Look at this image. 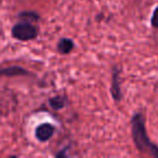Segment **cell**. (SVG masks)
Instances as JSON below:
<instances>
[{
	"mask_svg": "<svg viewBox=\"0 0 158 158\" xmlns=\"http://www.w3.org/2000/svg\"><path fill=\"white\" fill-rule=\"evenodd\" d=\"M132 139L139 152L152 157L158 158V145L154 144L148 138L145 128L144 116L142 113H135L131 118Z\"/></svg>",
	"mask_w": 158,
	"mask_h": 158,
	"instance_id": "6da1fadb",
	"label": "cell"
},
{
	"mask_svg": "<svg viewBox=\"0 0 158 158\" xmlns=\"http://www.w3.org/2000/svg\"><path fill=\"white\" fill-rule=\"evenodd\" d=\"M11 34L15 39L21 41H29L38 37L39 28L37 25L28 21H21L12 27Z\"/></svg>",
	"mask_w": 158,
	"mask_h": 158,
	"instance_id": "7a4b0ae2",
	"label": "cell"
},
{
	"mask_svg": "<svg viewBox=\"0 0 158 158\" xmlns=\"http://www.w3.org/2000/svg\"><path fill=\"white\" fill-rule=\"evenodd\" d=\"M120 69L115 66L113 68V74H112V85H110V93L114 99V101L119 102L123 99V92H121V82L120 78Z\"/></svg>",
	"mask_w": 158,
	"mask_h": 158,
	"instance_id": "3957f363",
	"label": "cell"
},
{
	"mask_svg": "<svg viewBox=\"0 0 158 158\" xmlns=\"http://www.w3.org/2000/svg\"><path fill=\"white\" fill-rule=\"evenodd\" d=\"M54 131H55V128L51 123H44L36 128L35 135L40 142H47V141H49L53 136Z\"/></svg>",
	"mask_w": 158,
	"mask_h": 158,
	"instance_id": "277c9868",
	"label": "cell"
},
{
	"mask_svg": "<svg viewBox=\"0 0 158 158\" xmlns=\"http://www.w3.org/2000/svg\"><path fill=\"white\" fill-rule=\"evenodd\" d=\"M31 75L29 70L21 66H8L0 67V77H14V76H28Z\"/></svg>",
	"mask_w": 158,
	"mask_h": 158,
	"instance_id": "5b68a950",
	"label": "cell"
},
{
	"mask_svg": "<svg viewBox=\"0 0 158 158\" xmlns=\"http://www.w3.org/2000/svg\"><path fill=\"white\" fill-rule=\"evenodd\" d=\"M75 44L74 41L69 38H61L57 42V51H59L61 54H68L73 51Z\"/></svg>",
	"mask_w": 158,
	"mask_h": 158,
	"instance_id": "8992f818",
	"label": "cell"
},
{
	"mask_svg": "<svg viewBox=\"0 0 158 158\" xmlns=\"http://www.w3.org/2000/svg\"><path fill=\"white\" fill-rule=\"evenodd\" d=\"M66 103H67V100L64 95H56L54 98H51L49 100V104H50V107L53 108L55 110H62V108L65 107Z\"/></svg>",
	"mask_w": 158,
	"mask_h": 158,
	"instance_id": "52a82bcc",
	"label": "cell"
},
{
	"mask_svg": "<svg viewBox=\"0 0 158 158\" xmlns=\"http://www.w3.org/2000/svg\"><path fill=\"white\" fill-rule=\"evenodd\" d=\"M19 19L21 21H28V22H38L40 16L35 11H23L19 14Z\"/></svg>",
	"mask_w": 158,
	"mask_h": 158,
	"instance_id": "ba28073f",
	"label": "cell"
},
{
	"mask_svg": "<svg viewBox=\"0 0 158 158\" xmlns=\"http://www.w3.org/2000/svg\"><path fill=\"white\" fill-rule=\"evenodd\" d=\"M151 25L154 28H158V6L153 12V15L151 19Z\"/></svg>",
	"mask_w": 158,
	"mask_h": 158,
	"instance_id": "9c48e42d",
	"label": "cell"
}]
</instances>
